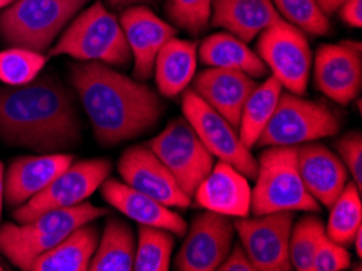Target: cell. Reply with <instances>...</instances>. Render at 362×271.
<instances>
[{
  "instance_id": "obj_1",
  "label": "cell",
  "mask_w": 362,
  "mask_h": 271,
  "mask_svg": "<svg viewBox=\"0 0 362 271\" xmlns=\"http://www.w3.org/2000/svg\"><path fill=\"white\" fill-rule=\"evenodd\" d=\"M70 85L103 146L145 135L164 114L161 98L144 81L101 62H80L70 67Z\"/></svg>"
},
{
  "instance_id": "obj_2",
  "label": "cell",
  "mask_w": 362,
  "mask_h": 271,
  "mask_svg": "<svg viewBox=\"0 0 362 271\" xmlns=\"http://www.w3.org/2000/svg\"><path fill=\"white\" fill-rule=\"evenodd\" d=\"M0 138L10 146L62 153L81 142L74 91L51 75L0 88Z\"/></svg>"
},
{
  "instance_id": "obj_3",
  "label": "cell",
  "mask_w": 362,
  "mask_h": 271,
  "mask_svg": "<svg viewBox=\"0 0 362 271\" xmlns=\"http://www.w3.org/2000/svg\"><path fill=\"white\" fill-rule=\"evenodd\" d=\"M47 52V57L69 55L81 62H101L111 67H127L132 59L119 18L101 0L76 15Z\"/></svg>"
},
{
  "instance_id": "obj_4",
  "label": "cell",
  "mask_w": 362,
  "mask_h": 271,
  "mask_svg": "<svg viewBox=\"0 0 362 271\" xmlns=\"http://www.w3.org/2000/svg\"><path fill=\"white\" fill-rule=\"evenodd\" d=\"M257 164L250 213L260 217L278 212H320V203L307 192L300 179L296 146H267Z\"/></svg>"
},
{
  "instance_id": "obj_5",
  "label": "cell",
  "mask_w": 362,
  "mask_h": 271,
  "mask_svg": "<svg viewBox=\"0 0 362 271\" xmlns=\"http://www.w3.org/2000/svg\"><path fill=\"white\" fill-rule=\"evenodd\" d=\"M90 0H15L0 12V38L12 47L47 52Z\"/></svg>"
},
{
  "instance_id": "obj_6",
  "label": "cell",
  "mask_w": 362,
  "mask_h": 271,
  "mask_svg": "<svg viewBox=\"0 0 362 271\" xmlns=\"http://www.w3.org/2000/svg\"><path fill=\"white\" fill-rule=\"evenodd\" d=\"M341 114L323 101L281 93L272 119L255 146H298L319 138L334 137L341 129Z\"/></svg>"
},
{
  "instance_id": "obj_7",
  "label": "cell",
  "mask_w": 362,
  "mask_h": 271,
  "mask_svg": "<svg viewBox=\"0 0 362 271\" xmlns=\"http://www.w3.org/2000/svg\"><path fill=\"white\" fill-rule=\"evenodd\" d=\"M255 52L283 88L294 95H305L312 69V51L304 31L278 18L260 33Z\"/></svg>"
},
{
  "instance_id": "obj_8",
  "label": "cell",
  "mask_w": 362,
  "mask_h": 271,
  "mask_svg": "<svg viewBox=\"0 0 362 271\" xmlns=\"http://www.w3.org/2000/svg\"><path fill=\"white\" fill-rule=\"evenodd\" d=\"M148 148L166 166L177 185L190 198L215 166V156L203 145L184 115L169 122L160 135L148 143Z\"/></svg>"
},
{
  "instance_id": "obj_9",
  "label": "cell",
  "mask_w": 362,
  "mask_h": 271,
  "mask_svg": "<svg viewBox=\"0 0 362 271\" xmlns=\"http://www.w3.org/2000/svg\"><path fill=\"white\" fill-rule=\"evenodd\" d=\"M111 161L104 158L74 161L46 189L15 209V221L25 224L51 209L69 208L86 202L111 175Z\"/></svg>"
},
{
  "instance_id": "obj_10",
  "label": "cell",
  "mask_w": 362,
  "mask_h": 271,
  "mask_svg": "<svg viewBox=\"0 0 362 271\" xmlns=\"http://www.w3.org/2000/svg\"><path fill=\"white\" fill-rule=\"evenodd\" d=\"M182 113L213 156L234 166L247 179H255L259 164L240 140L238 127L208 106L192 88L182 93Z\"/></svg>"
},
{
  "instance_id": "obj_11",
  "label": "cell",
  "mask_w": 362,
  "mask_h": 271,
  "mask_svg": "<svg viewBox=\"0 0 362 271\" xmlns=\"http://www.w3.org/2000/svg\"><path fill=\"white\" fill-rule=\"evenodd\" d=\"M234 231L255 271H289V236L294 212L267 213L255 218H235Z\"/></svg>"
},
{
  "instance_id": "obj_12",
  "label": "cell",
  "mask_w": 362,
  "mask_h": 271,
  "mask_svg": "<svg viewBox=\"0 0 362 271\" xmlns=\"http://www.w3.org/2000/svg\"><path fill=\"white\" fill-rule=\"evenodd\" d=\"M233 219L215 212L197 214L174 258L179 271H215L228 257L234 241Z\"/></svg>"
},
{
  "instance_id": "obj_13",
  "label": "cell",
  "mask_w": 362,
  "mask_h": 271,
  "mask_svg": "<svg viewBox=\"0 0 362 271\" xmlns=\"http://www.w3.org/2000/svg\"><path fill=\"white\" fill-rule=\"evenodd\" d=\"M315 88L332 101L346 106L362 86V47L358 41L322 44L314 60Z\"/></svg>"
},
{
  "instance_id": "obj_14",
  "label": "cell",
  "mask_w": 362,
  "mask_h": 271,
  "mask_svg": "<svg viewBox=\"0 0 362 271\" xmlns=\"http://www.w3.org/2000/svg\"><path fill=\"white\" fill-rule=\"evenodd\" d=\"M117 171L124 184L155 198L169 208H189L192 198L185 193L155 153L145 145L127 148L119 159Z\"/></svg>"
},
{
  "instance_id": "obj_15",
  "label": "cell",
  "mask_w": 362,
  "mask_h": 271,
  "mask_svg": "<svg viewBox=\"0 0 362 271\" xmlns=\"http://www.w3.org/2000/svg\"><path fill=\"white\" fill-rule=\"evenodd\" d=\"M119 21L134 57V79L146 81L153 75L158 52L177 35V30L153 13L146 5L127 7L120 13Z\"/></svg>"
},
{
  "instance_id": "obj_16",
  "label": "cell",
  "mask_w": 362,
  "mask_h": 271,
  "mask_svg": "<svg viewBox=\"0 0 362 271\" xmlns=\"http://www.w3.org/2000/svg\"><path fill=\"white\" fill-rule=\"evenodd\" d=\"M199 207L229 218L250 214L252 189L249 179L229 163L218 159L211 173L200 182L194 193Z\"/></svg>"
},
{
  "instance_id": "obj_17",
  "label": "cell",
  "mask_w": 362,
  "mask_h": 271,
  "mask_svg": "<svg viewBox=\"0 0 362 271\" xmlns=\"http://www.w3.org/2000/svg\"><path fill=\"white\" fill-rule=\"evenodd\" d=\"M298 169L304 187L317 202L330 208L348 184V169L332 149L320 143H303L296 146Z\"/></svg>"
},
{
  "instance_id": "obj_18",
  "label": "cell",
  "mask_w": 362,
  "mask_h": 271,
  "mask_svg": "<svg viewBox=\"0 0 362 271\" xmlns=\"http://www.w3.org/2000/svg\"><path fill=\"white\" fill-rule=\"evenodd\" d=\"M72 163L74 156L67 153H44L13 159L5 175V202L12 208L21 207L46 189Z\"/></svg>"
},
{
  "instance_id": "obj_19",
  "label": "cell",
  "mask_w": 362,
  "mask_h": 271,
  "mask_svg": "<svg viewBox=\"0 0 362 271\" xmlns=\"http://www.w3.org/2000/svg\"><path fill=\"white\" fill-rule=\"evenodd\" d=\"M100 189L103 198L111 207L141 226L166 229L177 237H184L185 231H187V223L180 214L173 212L171 208L155 200V198L132 189L124 182L107 177Z\"/></svg>"
},
{
  "instance_id": "obj_20",
  "label": "cell",
  "mask_w": 362,
  "mask_h": 271,
  "mask_svg": "<svg viewBox=\"0 0 362 271\" xmlns=\"http://www.w3.org/2000/svg\"><path fill=\"white\" fill-rule=\"evenodd\" d=\"M194 90L208 106L218 110L234 127L239 125L245 99L257 86L244 71L210 67L194 76Z\"/></svg>"
},
{
  "instance_id": "obj_21",
  "label": "cell",
  "mask_w": 362,
  "mask_h": 271,
  "mask_svg": "<svg viewBox=\"0 0 362 271\" xmlns=\"http://www.w3.org/2000/svg\"><path fill=\"white\" fill-rule=\"evenodd\" d=\"M278 18L272 0H213L210 26L250 42Z\"/></svg>"
},
{
  "instance_id": "obj_22",
  "label": "cell",
  "mask_w": 362,
  "mask_h": 271,
  "mask_svg": "<svg viewBox=\"0 0 362 271\" xmlns=\"http://www.w3.org/2000/svg\"><path fill=\"white\" fill-rule=\"evenodd\" d=\"M197 71V44L171 38L155 60V80L164 98L182 95L194 80Z\"/></svg>"
},
{
  "instance_id": "obj_23",
  "label": "cell",
  "mask_w": 362,
  "mask_h": 271,
  "mask_svg": "<svg viewBox=\"0 0 362 271\" xmlns=\"http://www.w3.org/2000/svg\"><path fill=\"white\" fill-rule=\"evenodd\" d=\"M199 57L206 67L239 70L252 79H263L268 74L259 54L252 51L249 44L226 31L206 36L199 47Z\"/></svg>"
},
{
  "instance_id": "obj_24",
  "label": "cell",
  "mask_w": 362,
  "mask_h": 271,
  "mask_svg": "<svg viewBox=\"0 0 362 271\" xmlns=\"http://www.w3.org/2000/svg\"><path fill=\"white\" fill-rule=\"evenodd\" d=\"M98 242L100 229L91 221L70 232L57 246L37 257L31 271H86Z\"/></svg>"
},
{
  "instance_id": "obj_25",
  "label": "cell",
  "mask_w": 362,
  "mask_h": 271,
  "mask_svg": "<svg viewBox=\"0 0 362 271\" xmlns=\"http://www.w3.org/2000/svg\"><path fill=\"white\" fill-rule=\"evenodd\" d=\"M136 239L125 221L109 218L93 255L91 271H134Z\"/></svg>"
},
{
  "instance_id": "obj_26",
  "label": "cell",
  "mask_w": 362,
  "mask_h": 271,
  "mask_svg": "<svg viewBox=\"0 0 362 271\" xmlns=\"http://www.w3.org/2000/svg\"><path fill=\"white\" fill-rule=\"evenodd\" d=\"M62 239V236L56 234H36L26 229L25 224L7 223L0 226V253L16 268L31 271L36 258Z\"/></svg>"
},
{
  "instance_id": "obj_27",
  "label": "cell",
  "mask_w": 362,
  "mask_h": 271,
  "mask_svg": "<svg viewBox=\"0 0 362 271\" xmlns=\"http://www.w3.org/2000/svg\"><path fill=\"white\" fill-rule=\"evenodd\" d=\"M281 83L275 76H268L262 85H257L249 98L245 99L243 113H240L238 132L240 140L247 148L252 149L255 146L268 120L275 113L278 99L281 96Z\"/></svg>"
},
{
  "instance_id": "obj_28",
  "label": "cell",
  "mask_w": 362,
  "mask_h": 271,
  "mask_svg": "<svg viewBox=\"0 0 362 271\" xmlns=\"http://www.w3.org/2000/svg\"><path fill=\"white\" fill-rule=\"evenodd\" d=\"M330 217L325 228L327 237L343 247L353 246V239L362 228V203L361 189L354 182H348L343 192L333 202Z\"/></svg>"
},
{
  "instance_id": "obj_29",
  "label": "cell",
  "mask_w": 362,
  "mask_h": 271,
  "mask_svg": "<svg viewBox=\"0 0 362 271\" xmlns=\"http://www.w3.org/2000/svg\"><path fill=\"white\" fill-rule=\"evenodd\" d=\"M174 242L173 232L140 224L134 271H168L171 267Z\"/></svg>"
},
{
  "instance_id": "obj_30",
  "label": "cell",
  "mask_w": 362,
  "mask_h": 271,
  "mask_svg": "<svg viewBox=\"0 0 362 271\" xmlns=\"http://www.w3.org/2000/svg\"><path fill=\"white\" fill-rule=\"evenodd\" d=\"M325 234V224L319 217L309 214L293 224L289 236V262L298 271H312L315 248Z\"/></svg>"
},
{
  "instance_id": "obj_31",
  "label": "cell",
  "mask_w": 362,
  "mask_h": 271,
  "mask_svg": "<svg viewBox=\"0 0 362 271\" xmlns=\"http://www.w3.org/2000/svg\"><path fill=\"white\" fill-rule=\"evenodd\" d=\"M47 57L23 47H10L0 52V81L8 86L26 85L41 74Z\"/></svg>"
},
{
  "instance_id": "obj_32",
  "label": "cell",
  "mask_w": 362,
  "mask_h": 271,
  "mask_svg": "<svg viewBox=\"0 0 362 271\" xmlns=\"http://www.w3.org/2000/svg\"><path fill=\"white\" fill-rule=\"evenodd\" d=\"M276 12L288 23L310 36H327L332 31L330 18L322 12L315 0H272Z\"/></svg>"
},
{
  "instance_id": "obj_33",
  "label": "cell",
  "mask_w": 362,
  "mask_h": 271,
  "mask_svg": "<svg viewBox=\"0 0 362 271\" xmlns=\"http://www.w3.org/2000/svg\"><path fill=\"white\" fill-rule=\"evenodd\" d=\"M213 0H166L164 13L171 25L189 35H203L210 28Z\"/></svg>"
},
{
  "instance_id": "obj_34",
  "label": "cell",
  "mask_w": 362,
  "mask_h": 271,
  "mask_svg": "<svg viewBox=\"0 0 362 271\" xmlns=\"http://www.w3.org/2000/svg\"><path fill=\"white\" fill-rule=\"evenodd\" d=\"M349 267L351 255L346 247L337 244L327 234H323L312 260V271H343Z\"/></svg>"
},
{
  "instance_id": "obj_35",
  "label": "cell",
  "mask_w": 362,
  "mask_h": 271,
  "mask_svg": "<svg viewBox=\"0 0 362 271\" xmlns=\"http://www.w3.org/2000/svg\"><path fill=\"white\" fill-rule=\"evenodd\" d=\"M334 148L339 154L343 164L346 166L348 174L353 177V182L362 189V135L361 132L353 130L343 135L334 143Z\"/></svg>"
},
{
  "instance_id": "obj_36",
  "label": "cell",
  "mask_w": 362,
  "mask_h": 271,
  "mask_svg": "<svg viewBox=\"0 0 362 271\" xmlns=\"http://www.w3.org/2000/svg\"><path fill=\"white\" fill-rule=\"evenodd\" d=\"M219 271H255L249 255H247L244 247L235 244L231 247L228 257L223 260V263L218 267Z\"/></svg>"
},
{
  "instance_id": "obj_37",
  "label": "cell",
  "mask_w": 362,
  "mask_h": 271,
  "mask_svg": "<svg viewBox=\"0 0 362 271\" xmlns=\"http://www.w3.org/2000/svg\"><path fill=\"white\" fill-rule=\"evenodd\" d=\"M338 16L351 28L362 26V0H346L338 8Z\"/></svg>"
},
{
  "instance_id": "obj_38",
  "label": "cell",
  "mask_w": 362,
  "mask_h": 271,
  "mask_svg": "<svg viewBox=\"0 0 362 271\" xmlns=\"http://www.w3.org/2000/svg\"><path fill=\"white\" fill-rule=\"evenodd\" d=\"M315 2H317V5H319V8L323 13H325L327 16H330L333 13H337L338 8L341 7L346 0H315Z\"/></svg>"
},
{
  "instance_id": "obj_39",
  "label": "cell",
  "mask_w": 362,
  "mask_h": 271,
  "mask_svg": "<svg viewBox=\"0 0 362 271\" xmlns=\"http://www.w3.org/2000/svg\"><path fill=\"white\" fill-rule=\"evenodd\" d=\"M156 0H107V4L112 8H127L132 5H141V4H153Z\"/></svg>"
},
{
  "instance_id": "obj_40",
  "label": "cell",
  "mask_w": 362,
  "mask_h": 271,
  "mask_svg": "<svg viewBox=\"0 0 362 271\" xmlns=\"http://www.w3.org/2000/svg\"><path fill=\"white\" fill-rule=\"evenodd\" d=\"M4 197H5V174H4V164L0 161V217H2Z\"/></svg>"
},
{
  "instance_id": "obj_41",
  "label": "cell",
  "mask_w": 362,
  "mask_h": 271,
  "mask_svg": "<svg viewBox=\"0 0 362 271\" xmlns=\"http://www.w3.org/2000/svg\"><path fill=\"white\" fill-rule=\"evenodd\" d=\"M353 246H354V250H356V255L362 257V228L356 232L354 239H353Z\"/></svg>"
},
{
  "instance_id": "obj_42",
  "label": "cell",
  "mask_w": 362,
  "mask_h": 271,
  "mask_svg": "<svg viewBox=\"0 0 362 271\" xmlns=\"http://www.w3.org/2000/svg\"><path fill=\"white\" fill-rule=\"evenodd\" d=\"M12 2H15V0H0V10L7 7V5H10Z\"/></svg>"
},
{
  "instance_id": "obj_43",
  "label": "cell",
  "mask_w": 362,
  "mask_h": 271,
  "mask_svg": "<svg viewBox=\"0 0 362 271\" xmlns=\"http://www.w3.org/2000/svg\"><path fill=\"white\" fill-rule=\"evenodd\" d=\"M2 270H4V268H2V265H0V271H2Z\"/></svg>"
}]
</instances>
